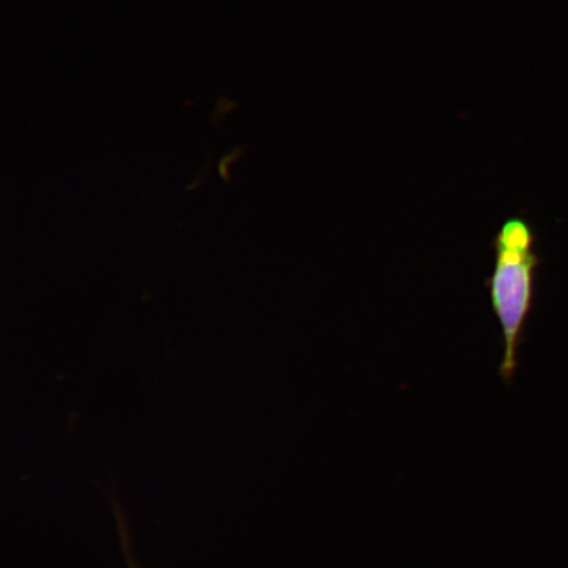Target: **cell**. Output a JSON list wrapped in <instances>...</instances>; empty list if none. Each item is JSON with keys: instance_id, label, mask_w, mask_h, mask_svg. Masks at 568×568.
I'll return each instance as SVG.
<instances>
[{"instance_id": "cell-2", "label": "cell", "mask_w": 568, "mask_h": 568, "mask_svg": "<svg viewBox=\"0 0 568 568\" xmlns=\"http://www.w3.org/2000/svg\"><path fill=\"white\" fill-rule=\"evenodd\" d=\"M119 530H120V536H122L123 550L125 552V558L128 560V568H139L136 565L133 564L132 554L130 550V544H128V538H126L128 536L125 535V529L123 527L122 521H120V517H119Z\"/></svg>"}, {"instance_id": "cell-1", "label": "cell", "mask_w": 568, "mask_h": 568, "mask_svg": "<svg viewBox=\"0 0 568 568\" xmlns=\"http://www.w3.org/2000/svg\"><path fill=\"white\" fill-rule=\"evenodd\" d=\"M536 241L531 225L520 217L506 220L494 241L495 267L487 286L504 343L499 374L507 383L515 378L525 325L535 304L541 264Z\"/></svg>"}]
</instances>
